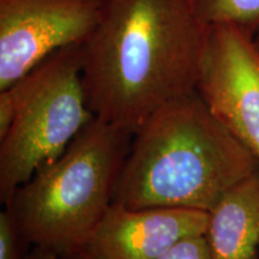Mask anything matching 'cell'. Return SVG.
Listing matches in <instances>:
<instances>
[{"mask_svg": "<svg viewBox=\"0 0 259 259\" xmlns=\"http://www.w3.org/2000/svg\"><path fill=\"white\" fill-rule=\"evenodd\" d=\"M210 29L191 0H103L80 46L90 112L135 132L162 106L196 92Z\"/></svg>", "mask_w": 259, "mask_h": 259, "instance_id": "cell-1", "label": "cell"}, {"mask_svg": "<svg viewBox=\"0 0 259 259\" xmlns=\"http://www.w3.org/2000/svg\"><path fill=\"white\" fill-rule=\"evenodd\" d=\"M208 221L199 210L112 203L82 250L92 259H157L184 238L205 234Z\"/></svg>", "mask_w": 259, "mask_h": 259, "instance_id": "cell-7", "label": "cell"}, {"mask_svg": "<svg viewBox=\"0 0 259 259\" xmlns=\"http://www.w3.org/2000/svg\"><path fill=\"white\" fill-rule=\"evenodd\" d=\"M204 235L211 259H259V170L210 210Z\"/></svg>", "mask_w": 259, "mask_h": 259, "instance_id": "cell-8", "label": "cell"}, {"mask_svg": "<svg viewBox=\"0 0 259 259\" xmlns=\"http://www.w3.org/2000/svg\"><path fill=\"white\" fill-rule=\"evenodd\" d=\"M157 259H211V253L205 235L199 234L178 241Z\"/></svg>", "mask_w": 259, "mask_h": 259, "instance_id": "cell-11", "label": "cell"}, {"mask_svg": "<svg viewBox=\"0 0 259 259\" xmlns=\"http://www.w3.org/2000/svg\"><path fill=\"white\" fill-rule=\"evenodd\" d=\"M253 42H254V46L257 48L258 53H259V28L257 29V31L253 34Z\"/></svg>", "mask_w": 259, "mask_h": 259, "instance_id": "cell-15", "label": "cell"}, {"mask_svg": "<svg viewBox=\"0 0 259 259\" xmlns=\"http://www.w3.org/2000/svg\"><path fill=\"white\" fill-rule=\"evenodd\" d=\"M259 161L197 93L162 106L136 130L113 203L209 212Z\"/></svg>", "mask_w": 259, "mask_h": 259, "instance_id": "cell-2", "label": "cell"}, {"mask_svg": "<svg viewBox=\"0 0 259 259\" xmlns=\"http://www.w3.org/2000/svg\"><path fill=\"white\" fill-rule=\"evenodd\" d=\"M58 259H92L83 250H76L72 252H67L58 257Z\"/></svg>", "mask_w": 259, "mask_h": 259, "instance_id": "cell-13", "label": "cell"}, {"mask_svg": "<svg viewBox=\"0 0 259 259\" xmlns=\"http://www.w3.org/2000/svg\"><path fill=\"white\" fill-rule=\"evenodd\" d=\"M80 46L54 52L9 88L16 115L0 139V200L4 206L19 186L56 160L95 118L84 93Z\"/></svg>", "mask_w": 259, "mask_h": 259, "instance_id": "cell-4", "label": "cell"}, {"mask_svg": "<svg viewBox=\"0 0 259 259\" xmlns=\"http://www.w3.org/2000/svg\"><path fill=\"white\" fill-rule=\"evenodd\" d=\"M28 259H58V257L54 253H52V252L44 251V250H36L29 254Z\"/></svg>", "mask_w": 259, "mask_h": 259, "instance_id": "cell-14", "label": "cell"}, {"mask_svg": "<svg viewBox=\"0 0 259 259\" xmlns=\"http://www.w3.org/2000/svg\"><path fill=\"white\" fill-rule=\"evenodd\" d=\"M16 105L12 92L9 88L0 90V139L9 132L15 120Z\"/></svg>", "mask_w": 259, "mask_h": 259, "instance_id": "cell-12", "label": "cell"}, {"mask_svg": "<svg viewBox=\"0 0 259 259\" xmlns=\"http://www.w3.org/2000/svg\"><path fill=\"white\" fill-rule=\"evenodd\" d=\"M29 244L19 233L8 209L0 212V259H27Z\"/></svg>", "mask_w": 259, "mask_h": 259, "instance_id": "cell-10", "label": "cell"}, {"mask_svg": "<svg viewBox=\"0 0 259 259\" xmlns=\"http://www.w3.org/2000/svg\"><path fill=\"white\" fill-rule=\"evenodd\" d=\"M197 93L259 161V53L238 25H211Z\"/></svg>", "mask_w": 259, "mask_h": 259, "instance_id": "cell-6", "label": "cell"}, {"mask_svg": "<svg viewBox=\"0 0 259 259\" xmlns=\"http://www.w3.org/2000/svg\"><path fill=\"white\" fill-rule=\"evenodd\" d=\"M132 135L94 118L15 191L5 208L29 245L58 255L82 250L113 203Z\"/></svg>", "mask_w": 259, "mask_h": 259, "instance_id": "cell-3", "label": "cell"}, {"mask_svg": "<svg viewBox=\"0 0 259 259\" xmlns=\"http://www.w3.org/2000/svg\"><path fill=\"white\" fill-rule=\"evenodd\" d=\"M103 0H0V90L54 52L82 45L95 29Z\"/></svg>", "mask_w": 259, "mask_h": 259, "instance_id": "cell-5", "label": "cell"}, {"mask_svg": "<svg viewBox=\"0 0 259 259\" xmlns=\"http://www.w3.org/2000/svg\"><path fill=\"white\" fill-rule=\"evenodd\" d=\"M206 25L231 23L252 35L259 28V0H191Z\"/></svg>", "mask_w": 259, "mask_h": 259, "instance_id": "cell-9", "label": "cell"}]
</instances>
